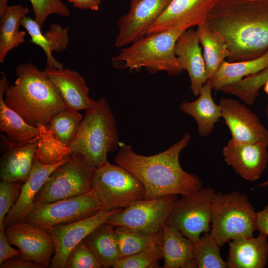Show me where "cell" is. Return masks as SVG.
Listing matches in <instances>:
<instances>
[{
	"mask_svg": "<svg viewBox=\"0 0 268 268\" xmlns=\"http://www.w3.org/2000/svg\"><path fill=\"white\" fill-rule=\"evenodd\" d=\"M205 22L224 40L229 62L256 59L268 51V0H219Z\"/></svg>",
	"mask_w": 268,
	"mask_h": 268,
	"instance_id": "6da1fadb",
	"label": "cell"
},
{
	"mask_svg": "<svg viewBox=\"0 0 268 268\" xmlns=\"http://www.w3.org/2000/svg\"><path fill=\"white\" fill-rule=\"evenodd\" d=\"M190 139V134L187 133L166 150L151 156L137 154L131 145L120 142L114 161L142 183L145 190L144 200L189 195L202 188L199 177L187 173L180 164V153Z\"/></svg>",
	"mask_w": 268,
	"mask_h": 268,
	"instance_id": "7a4b0ae2",
	"label": "cell"
},
{
	"mask_svg": "<svg viewBox=\"0 0 268 268\" xmlns=\"http://www.w3.org/2000/svg\"><path fill=\"white\" fill-rule=\"evenodd\" d=\"M15 74L14 84L5 90L4 101L29 125L47 126L54 115L67 108L55 85L34 65L20 64Z\"/></svg>",
	"mask_w": 268,
	"mask_h": 268,
	"instance_id": "3957f363",
	"label": "cell"
},
{
	"mask_svg": "<svg viewBox=\"0 0 268 268\" xmlns=\"http://www.w3.org/2000/svg\"><path fill=\"white\" fill-rule=\"evenodd\" d=\"M188 28L179 26L147 35L122 48L112 59L114 67L148 72L165 71L169 75L181 73V68L174 52L175 43Z\"/></svg>",
	"mask_w": 268,
	"mask_h": 268,
	"instance_id": "277c9868",
	"label": "cell"
},
{
	"mask_svg": "<svg viewBox=\"0 0 268 268\" xmlns=\"http://www.w3.org/2000/svg\"><path fill=\"white\" fill-rule=\"evenodd\" d=\"M116 121L107 101L101 98L85 110L76 135L68 145L95 168L108 162L107 153L119 146Z\"/></svg>",
	"mask_w": 268,
	"mask_h": 268,
	"instance_id": "5b68a950",
	"label": "cell"
},
{
	"mask_svg": "<svg viewBox=\"0 0 268 268\" xmlns=\"http://www.w3.org/2000/svg\"><path fill=\"white\" fill-rule=\"evenodd\" d=\"M257 212L245 194L216 193L211 211L210 232L220 247L234 239L253 237Z\"/></svg>",
	"mask_w": 268,
	"mask_h": 268,
	"instance_id": "8992f818",
	"label": "cell"
},
{
	"mask_svg": "<svg viewBox=\"0 0 268 268\" xmlns=\"http://www.w3.org/2000/svg\"><path fill=\"white\" fill-rule=\"evenodd\" d=\"M92 185L102 209L107 211L127 208L143 200L145 194L144 186L134 175L109 162L95 168Z\"/></svg>",
	"mask_w": 268,
	"mask_h": 268,
	"instance_id": "52a82bcc",
	"label": "cell"
},
{
	"mask_svg": "<svg viewBox=\"0 0 268 268\" xmlns=\"http://www.w3.org/2000/svg\"><path fill=\"white\" fill-rule=\"evenodd\" d=\"M95 170L81 154L72 153L48 177L34 202H51L90 192Z\"/></svg>",
	"mask_w": 268,
	"mask_h": 268,
	"instance_id": "ba28073f",
	"label": "cell"
},
{
	"mask_svg": "<svg viewBox=\"0 0 268 268\" xmlns=\"http://www.w3.org/2000/svg\"><path fill=\"white\" fill-rule=\"evenodd\" d=\"M103 209L92 190L84 195L51 202H35L24 221L48 228L73 223L92 216Z\"/></svg>",
	"mask_w": 268,
	"mask_h": 268,
	"instance_id": "9c48e42d",
	"label": "cell"
},
{
	"mask_svg": "<svg viewBox=\"0 0 268 268\" xmlns=\"http://www.w3.org/2000/svg\"><path fill=\"white\" fill-rule=\"evenodd\" d=\"M216 194L210 187L201 188L179 199L165 223L172 225L194 243L201 234L210 231L212 201Z\"/></svg>",
	"mask_w": 268,
	"mask_h": 268,
	"instance_id": "30bf717a",
	"label": "cell"
},
{
	"mask_svg": "<svg viewBox=\"0 0 268 268\" xmlns=\"http://www.w3.org/2000/svg\"><path fill=\"white\" fill-rule=\"evenodd\" d=\"M178 200V195H170L139 200L111 215L106 222L149 233L160 232Z\"/></svg>",
	"mask_w": 268,
	"mask_h": 268,
	"instance_id": "8fae6325",
	"label": "cell"
},
{
	"mask_svg": "<svg viewBox=\"0 0 268 268\" xmlns=\"http://www.w3.org/2000/svg\"><path fill=\"white\" fill-rule=\"evenodd\" d=\"M172 0H131L127 13L118 20L119 32L114 45L127 46L146 35L150 27Z\"/></svg>",
	"mask_w": 268,
	"mask_h": 268,
	"instance_id": "7c38bea8",
	"label": "cell"
},
{
	"mask_svg": "<svg viewBox=\"0 0 268 268\" xmlns=\"http://www.w3.org/2000/svg\"><path fill=\"white\" fill-rule=\"evenodd\" d=\"M121 209H102L92 216L73 223L44 228L51 236L55 246L49 268H64L71 251L95 229L105 223L109 216Z\"/></svg>",
	"mask_w": 268,
	"mask_h": 268,
	"instance_id": "4fadbf2b",
	"label": "cell"
},
{
	"mask_svg": "<svg viewBox=\"0 0 268 268\" xmlns=\"http://www.w3.org/2000/svg\"><path fill=\"white\" fill-rule=\"evenodd\" d=\"M4 231L10 244L18 248L20 257L49 267L55 246L51 236L44 228L24 221L6 226Z\"/></svg>",
	"mask_w": 268,
	"mask_h": 268,
	"instance_id": "5bb4252c",
	"label": "cell"
},
{
	"mask_svg": "<svg viewBox=\"0 0 268 268\" xmlns=\"http://www.w3.org/2000/svg\"><path fill=\"white\" fill-rule=\"evenodd\" d=\"M218 105L232 139L262 143L268 147V130L246 105L230 98H221Z\"/></svg>",
	"mask_w": 268,
	"mask_h": 268,
	"instance_id": "9a60e30c",
	"label": "cell"
},
{
	"mask_svg": "<svg viewBox=\"0 0 268 268\" xmlns=\"http://www.w3.org/2000/svg\"><path fill=\"white\" fill-rule=\"evenodd\" d=\"M225 162L243 179L254 182L266 170L268 147L259 143L241 142L231 138L222 148Z\"/></svg>",
	"mask_w": 268,
	"mask_h": 268,
	"instance_id": "2e32d148",
	"label": "cell"
},
{
	"mask_svg": "<svg viewBox=\"0 0 268 268\" xmlns=\"http://www.w3.org/2000/svg\"><path fill=\"white\" fill-rule=\"evenodd\" d=\"M219 0H172L167 8L148 29L146 35L174 27L188 28L205 22Z\"/></svg>",
	"mask_w": 268,
	"mask_h": 268,
	"instance_id": "e0dca14e",
	"label": "cell"
},
{
	"mask_svg": "<svg viewBox=\"0 0 268 268\" xmlns=\"http://www.w3.org/2000/svg\"><path fill=\"white\" fill-rule=\"evenodd\" d=\"M196 30L189 28L178 38L174 52L181 68L189 76L193 94L198 96L208 80L205 65Z\"/></svg>",
	"mask_w": 268,
	"mask_h": 268,
	"instance_id": "ac0fdd59",
	"label": "cell"
},
{
	"mask_svg": "<svg viewBox=\"0 0 268 268\" xmlns=\"http://www.w3.org/2000/svg\"><path fill=\"white\" fill-rule=\"evenodd\" d=\"M71 155L63 161L53 165L42 164L35 156L31 172L22 186L20 195L4 219L3 228L10 224L24 221L33 206L37 194L47 179L59 166L67 161Z\"/></svg>",
	"mask_w": 268,
	"mask_h": 268,
	"instance_id": "d6986e66",
	"label": "cell"
},
{
	"mask_svg": "<svg viewBox=\"0 0 268 268\" xmlns=\"http://www.w3.org/2000/svg\"><path fill=\"white\" fill-rule=\"evenodd\" d=\"M43 71L55 85L68 109L86 110L95 103L96 101L89 96V89L85 80L77 71L49 66Z\"/></svg>",
	"mask_w": 268,
	"mask_h": 268,
	"instance_id": "ffe728a7",
	"label": "cell"
},
{
	"mask_svg": "<svg viewBox=\"0 0 268 268\" xmlns=\"http://www.w3.org/2000/svg\"><path fill=\"white\" fill-rule=\"evenodd\" d=\"M2 135L8 148L0 159L1 180L8 182H25L31 170L39 137L28 142L17 145L12 143Z\"/></svg>",
	"mask_w": 268,
	"mask_h": 268,
	"instance_id": "44dd1931",
	"label": "cell"
},
{
	"mask_svg": "<svg viewBox=\"0 0 268 268\" xmlns=\"http://www.w3.org/2000/svg\"><path fill=\"white\" fill-rule=\"evenodd\" d=\"M228 268H264L268 264L267 237L234 239L228 242Z\"/></svg>",
	"mask_w": 268,
	"mask_h": 268,
	"instance_id": "7402d4cb",
	"label": "cell"
},
{
	"mask_svg": "<svg viewBox=\"0 0 268 268\" xmlns=\"http://www.w3.org/2000/svg\"><path fill=\"white\" fill-rule=\"evenodd\" d=\"M161 244L164 268H197L194 255V242L175 227L164 223Z\"/></svg>",
	"mask_w": 268,
	"mask_h": 268,
	"instance_id": "603a6c76",
	"label": "cell"
},
{
	"mask_svg": "<svg viewBox=\"0 0 268 268\" xmlns=\"http://www.w3.org/2000/svg\"><path fill=\"white\" fill-rule=\"evenodd\" d=\"M21 26L31 37L29 42L39 46L44 51L46 66L58 69H63L62 64L54 58L52 52H61L67 49L69 43L67 28H63L59 24L53 23L43 33L39 24L31 17L26 16L23 19Z\"/></svg>",
	"mask_w": 268,
	"mask_h": 268,
	"instance_id": "cb8c5ba5",
	"label": "cell"
},
{
	"mask_svg": "<svg viewBox=\"0 0 268 268\" xmlns=\"http://www.w3.org/2000/svg\"><path fill=\"white\" fill-rule=\"evenodd\" d=\"M212 89L211 81L208 79L196 100L183 102L179 106L183 113L195 119L197 124L198 134L203 137L211 134L215 124L222 117L220 107L212 98Z\"/></svg>",
	"mask_w": 268,
	"mask_h": 268,
	"instance_id": "d4e9b609",
	"label": "cell"
},
{
	"mask_svg": "<svg viewBox=\"0 0 268 268\" xmlns=\"http://www.w3.org/2000/svg\"><path fill=\"white\" fill-rule=\"evenodd\" d=\"M0 130L4 133L9 141L14 144H22L39 137L40 130L27 122L17 112L9 108L4 101L3 95L9 85L6 74L0 72Z\"/></svg>",
	"mask_w": 268,
	"mask_h": 268,
	"instance_id": "484cf974",
	"label": "cell"
},
{
	"mask_svg": "<svg viewBox=\"0 0 268 268\" xmlns=\"http://www.w3.org/2000/svg\"><path fill=\"white\" fill-rule=\"evenodd\" d=\"M268 66V51L261 57L245 61L228 62L224 61L212 78V88L216 91L235 84L243 78L255 74Z\"/></svg>",
	"mask_w": 268,
	"mask_h": 268,
	"instance_id": "4316f807",
	"label": "cell"
},
{
	"mask_svg": "<svg viewBox=\"0 0 268 268\" xmlns=\"http://www.w3.org/2000/svg\"><path fill=\"white\" fill-rule=\"evenodd\" d=\"M84 240L103 268L113 267L120 259L115 226L105 222L95 229Z\"/></svg>",
	"mask_w": 268,
	"mask_h": 268,
	"instance_id": "83f0119b",
	"label": "cell"
},
{
	"mask_svg": "<svg viewBox=\"0 0 268 268\" xmlns=\"http://www.w3.org/2000/svg\"><path fill=\"white\" fill-rule=\"evenodd\" d=\"M28 12L27 7L21 5H10L0 17V63L10 51L25 41L26 32L19 31V27Z\"/></svg>",
	"mask_w": 268,
	"mask_h": 268,
	"instance_id": "f1b7e54d",
	"label": "cell"
},
{
	"mask_svg": "<svg viewBox=\"0 0 268 268\" xmlns=\"http://www.w3.org/2000/svg\"><path fill=\"white\" fill-rule=\"evenodd\" d=\"M197 32L203 49L206 75L211 79L230 53L222 37L204 22L197 26Z\"/></svg>",
	"mask_w": 268,
	"mask_h": 268,
	"instance_id": "f546056e",
	"label": "cell"
},
{
	"mask_svg": "<svg viewBox=\"0 0 268 268\" xmlns=\"http://www.w3.org/2000/svg\"><path fill=\"white\" fill-rule=\"evenodd\" d=\"M116 231L120 259L162 243V231L149 233L120 226H116Z\"/></svg>",
	"mask_w": 268,
	"mask_h": 268,
	"instance_id": "4dcf8cb0",
	"label": "cell"
},
{
	"mask_svg": "<svg viewBox=\"0 0 268 268\" xmlns=\"http://www.w3.org/2000/svg\"><path fill=\"white\" fill-rule=\"evenodd\" d=\"M38 128L40 135L35 155L41 163L55 164L72 154L68 147L59 141L46 126L40 125Z\"/></svg>",
	"mask_w": 268,
	"mask_h": 268,
	"instance_id": "1f68e13d",
	"label": "cell"
},
{
	"mask_svg": "<svg viewBox=\"0 0 268 268\" xmlns=\"http://www.w3.org/2000/svg\"><path fill=\"white\" fill-rule=\"evenodd\" d=\"M83 118L78 111L67 108L51 118L48 129L59 141L68 147L73 140Z\"/></svg>",
	"mask_w": 268,
	"mask_h": 268,
	"instance_id": "d6a6232c",
	"label": "cell"
},
{
	"mask_svg": "<svg viewBox=\"0 0 268 268\" xmlns=\"http://www.w3.org/2000/svg\"><path fill=\"white\" fill-rule=\"evenodd\" d=\"M216 240L210 233L205 232L194 243V255L199 268H227V262L221 258Z\"/></svg>",
	"mask_w": 268,
	"mask_h": 268,
	"instance_id": "836d02e7",
	"label": "cell"
},
{
	"mask_svg": "<svg viewBox=\"0 0 268 268\" xmlns=\"http://www.w3.org/2000/svg\"><path fill=\"white\" fill-rule=\"evenodd\" d=\"M268 80V66L255 74L223 88L221 91L233 95L247 105L252 106L259 96L261 88Z\"/></svg>",
	"mask_w": 268,
	"mask_h": 268,
	"instance_id": "e575fe53",
	"label": "cell"
},
{
	"mask_svg": "<svg viewBox=\"0 0 268 268\" xmlns=\"http://www.w3.org/2000/svg\"><path fill=\"white\" fill-rule=\"evenodd\" d=\"M162 259L163 254L161 245H154L120 259L113 268H160L159 261Z\"/></svg>",
	"mask_w": 268,
	"mask_h": 268,
	"instance_id": "d590c367",
	"label": "cell"
},
{
	"mask_svg": "<svg viewBox=\"0 0 268 268\" xmlns=\"http://www.w3.org/2000/svg\"><path fill=\"white\" fill-rule=\"evenodd\" d=\"M102 268L96 256L83 240L69 253L64 268Z\"/></svg>",
	"mask_w": 268,
	"mask_h": 268,
	"instance_id": "8d00e7d4",
	"label": "cell"
},
{
	"mask_svg": "<svg viewBox=\"0 0 268 268\" xmlns=\"http://www.w3.org/2000/svg\"><path fill=\"white\" fill-rule=\"evenodd\" d=\"M33 8L34 20L42 28L48 16L57 14L65 17L70 10L61 0H29Z\"/></svg>",
	"mask_w": 268,
	"mask_h": 268,
	"instance_id": "74e56055",
	"label": "cell"
},
{
	"mask_svg": "<svg viewBox=\"0 0 268 268\" xmlns=\"http://www.w3.org/2000/svg\"><path fill=\"white\" fill-rule=\"evenodd\" d=\"M22 181L0 183V229L3 228L4 219L17 201L24 183Z\"/></svg>",
	"mask_w": 268,
	"mask_h": 268,
	"instance_id": "f35d334b",
	"label": "cell"
},
{
	"mask_svg": "<svg viewBox=\"0 0 268 268\" xmlns=\"http://www.w3.org/2000/svg\"><path fill=\"white\" fill-rule=\"evenodd\" d=\"M20 255L19 250L10 246L5 237L4 228L0 229V265L4 261Z\"/></svg>",
	"mask_w": 268,
	"mask_h": 268,
	"instance_id": "ab89813d",
	"label": "cell"
},
{
	"mask_svg": "<svg viewBox=\"0 0 268 268\" xmlns=\"http://www.w3.org/2000/svg\"><path fill=\"white\" fill-rule=\"evenodd\" d=\"M0 268H43L45 266L15 256L4 261L0 265Z\"/></svg>",
	"mask_w": 268,
	"mask_h": 268,
	"instance_id": "60d3db41",
	"label": "cell"
},
{
	"mask_svg": "<svg viewBox=\"0 0 268 268\" xmlns=\"http://www.w3.org/2000/svg\"><path fill=\"white\" fill-rule=\"evenodd\" d=\"M257 229L259 235L268 236V204L261 210L257 211Z\"/></svg>",
	"mask_w": 268,
	"mask_h": 268,
	"instance_id": "b9f144b4",
	"label": "cell"
},
{
	"mask_svg": "<svg viewBox=\"0 0 268 268\" xmlns=\"http://www.w3.org/2000/svg\"><path fill=\"white\" fill-rule=\"evenodd\" d=\"M74 7L97 11L102 0H67Z\"/></svg>",
	"mask_w": 268,
	"mask_h": 268,
	"instance_id": "7bdbcfd3",
	"label": "cell"
},
{
	"mask_svg": "<svg viewBox=\"0 0 268 268\" xmlns=\"http://www.w3.org/2000/svg\"><path fill=\"white\" fill-rule=\"evenodd\" d=\"M8 6L7 0H0V17L4 14Z\"/></svg>",
	"mask_w": 268,
	"mask_h": 268,
	"instance_id": "ee69618b",
	"label": "cell"
},
{
	"mask_svg": "<svg viewBox=\"0 0 268 268\" xmlns=\"http://www.w3.org/2000/svg\"><path fill=\"white\" fill-rule=\"evenodd\" d=\"M268 186V179L266 180L265 181L263 182V183H261L259 187L260 188H265Z\"/></svg>",
	"mask_w": 268,
	"mask_h": 268,
	"instance_id": "f6af8a7d",
	"label": "cell"
},
{
	"mask_svg": "<svg viewBox=\"0 0 268 268\" xmlns=\"http://www.w3.org/2000/svg\"><path fill=\"white\" fill-rule=\"evenodd\" d=\"M263 87H264V90L265 92L267 94L268 97V80L265 83Z\"/></svg>",
	"mask_w": 268,
	"mask_h": 268,
	"instance_id": "bcb514c9",
	"label": "cell"
},
{
	"mask_svg": "<svg viewBox=\"0 0 268 268\" xmlns=\"http://www.w3.org/2000/svg\"><path fill=\"white\" fill-rule=\"evenodd\" d=\"M265 114H266V116L267 119H268V102L266 106Z\"/></svg>",
	"mask_w": 268,
	"mask_h": 268,
	"instance_id": "7dc6e473",
	"label": "cell"
}]
</instances>
